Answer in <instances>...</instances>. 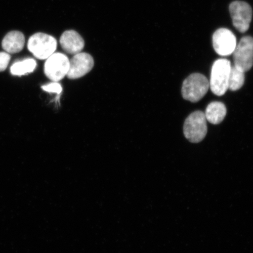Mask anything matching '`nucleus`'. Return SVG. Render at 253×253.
<instances>
[{
  "label": "nucleus",
  "instance_id": "1",
  "mask_svg": "<svg viewBox=\"0 0 253 253\" xmlns=\"http://www.w3.org/2000/svg\"><path fill=\"white\" fill-rule=\"evenodd\" d=\"M231 63L226 59H219L213 63L211 68L210 87L218 96L225 94L229 87Z\"/></svg>",
  "mask_w": 253,
  "mask_h": 253
},
{
  "label": "nucleus",
  "instance_id": "10",
  "mask_svg": "<svg viewBox=\"0 0 253 253\" xmlns=\"http://www.w3.org/2000/svg\"><path fill=\"white\" fill-rule=\"evenodd\" d=\"M59 42L63 50L71 55L81 52L84 46L83 38L74 30L65 31L60 38Z\"/></svg>",
  "mask_w": 253,
  "mask_h": 253
},
{
  "label": "nucleus",
  "instance_id": "14",
  "mask_svg": "<svg viewBox=\"0 0 253 253\" xmlns=\"http://www.w3.org/2000/svg\"><path fill=\"white\" fill-rule=\"evenodd\" d=\"M245 79V72L235 66H232L230 72L228 89L232 91L239 90L244 84Z\"/></svg>",
  "mask_w": 253,
  "mask_h": 253
},
{
  "label": "nucleus",
  "instance_id": "15",
  "mask_svg": "<svg viewBox=\"0 0 253 253\" xmlns=\"http://www.w3.org/2000/svg\"><path fill=\"white\" fill-rule=\"evenodd\" d=\"M42 88L44 91L49 93H55L59 94L62 91V87L61 84L58 82H53L52 83L44 85L42 86Z\"/></svg>",
  "mask_w": 253,
  "mask_h": 253
},
{
  "label": "nucleus",
  "instance_id": "7",
  "mask_svg": "<svg viewBox=\"0 0 253 253\" xmlns=\"http://www.w3.org/2000/svg\"><path fill=\"white\" fill-rule=\"evenodd\" d=\"M229 10L234 27L242 33L248 31L253 15L251 5L243 1H234L231 3Z\"/></svg>",
  "mask_w": 253,
  "mask_h": 253
},
{
  "label": "nucleus",
  "instance_id": "2",
  "mask_svg": "<svg viewBox=\"0 0 253 253\" xmlns=\"http://www.w3.org/2000/svg\"><path fill=\"white\" fill-rule=\"evenodd\" d=\"M210 88V81L201 74H193L183 82L182 96L186 100L196 103L201 100Z\"/></svg>",
  "mask_w": 253,
  "mask_h": 253
},
{
  "label": "nucleus",
  "instance_id": "12",
  "mask_svg": "<svg viewBox=\"0 0 253 253\" xmlns=\"http://www.w3.org/2000/svg\"><path fill=\"white\" fill-rule=\"evenodd\" d=\"M226 113V107L223 103L213 102L209 104L205 115L206 119L211 124L219 125L225 118Z\"/></svg>",
  "mask_w": 253,
  "mask_h": 253
},
{
  "label": "nucleus",
  "instance_id": "9",
  "mask_svg": "<svg viewBox=\"0 0 253 253\" xmlns=\"http://www.w3.org/2000/svg\"><path fill=\"white\" fill-rule=\"evenodd\" d=\"M93 57L87 53L80 52L74 55L70 61L67 77L77 79L84 77L94 66Z\"/></svg>",
  "mask_w": 253,
  "mask_h": 253
},
{
  "label": "nucleus",
  "instance_id": "13",
  "mask_svg": "<svg viewBox=\"0 0 253 253\" xmlns=\"http://www.w3.org/2000/svg\"><path fill=\"white\" fill-rule=\"evenodd\" d=\"M36 60L28 58L16 62L11 66V74L15 76L25 75L33 72L37 67Z\"/></svg>",
  "mask_w": 253,
  "mask_h": 253
},
{
  "label": "nucleus",
  "instance_id": "6",
  "mask_svg": "<svg viewBox=\"0 0 253 253\" xmlns=\"http://www.w3.org/2000/svg\"><path fill=\"white\" fill-rule=\"evenodd\" d=\"M233 54L235 67L245 73L251 70L253 66V38L243 37Z\"/></svg>",
  "mask_w": 253,
  "mask_h": 253
},
{
  "label": "nucleus",
  "instance_id": "5",
  "mask_svg": "<svg viewBox=\"0 0 253 253\" xmlns=\"http://www.w3.org/2000/svg\"><path fill=\"white\" fill-rule=\"evenodd\" d=\"M46 60L44 72L50 80L58 82L67 76L70 61L65 54L55 52Z\"/></svg>",
  "mask_w": 253,
  "mask_h": 253
},
{
  "label": "nucleus",
  "instance_id": "8",
  "mask_svg": "<svg viewBox=\"0 0 253 253\" xmlns=\"http://www.w3.org/2000/svg\"><path fill=\"white\" fill-rule=\"evenodd\" d=\"M212 40L215 51L222 56L232 54L237 45L235 35L226 28H220L215 32Z\"/></svg>",
  "mask_w": 253,
  "mask_h": 253
},
{
  "label": "nucleus",
  "instance_id": "4",
  "mask_svg": "<svg viewBox=\"0 0 253 253\" xmlns=\"http://www.w3.org/2000/svg\"><path fill=\"white\" fill-rule=\"evenodd\" d=\"M207 120L201 111L192 113L186 119L183 133L190 142L198 143L204 140L208 131Z\"/></svg>",
  "mask_w": 253,
  "mask_h": 253
},
{
  "label": "nucleus",
  "instance_id": "16",
  "mask_svg": "<svg viewBox=\"0 0 253 253\" xmlns=\"http://www.w3.org/2000/svg\"><path fill=\"white\" fill-rule=\"evenodd\" d=\"M11 56L7 52H0V72H3L7 68Z\"/></svg>",
  "mask_w": 253,
  "mask_h": 253
},
{
  "label": "nucleus",
  "instance_id": "11",
  "mask_svg": "<svg viewBox=\"0 0 253 253\" xmlns=\"http://www.w3.org/2000/svg\"><path fill=\"white\" fill-rule=\"evenodd\" d=\"M25 37L20 31L9 32L2 41L3 49L9 54H14L21 51L25 45Z\"/></svg>",
  "mask_w": 253,
  "mask_h": 253
},
{
  "label": "nucleus",
  "instance_id": "3",
  "mask_svg": "<svg viewBox=\"0 0 253 253\" xmlns=\"http://www.w3.org/2000/svg\"><path fill=\"white\" fill-rule=\"evenodd\" d=\"M57 41L54 37L44 33H36L28 41V49L36 58L45 60L54 53L57 48Z\"/></svg>",
  "mask_w": 253,
  "mask_h": 253
}]
</instances>
